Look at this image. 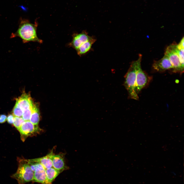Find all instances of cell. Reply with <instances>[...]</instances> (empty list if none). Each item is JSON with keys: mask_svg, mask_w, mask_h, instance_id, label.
Instances as JSON below:
<instances>
[{"mask_svg": "<svg viewBox=\"0 0 184 184\" xmlns=\"http://www.w3.org/2000/svg\"><path fill=\"white\" fill-rule=\"evenodd\" d=\"M136 62L135 61L131 63L125 75L124 85L128 91L130 98L138 100L139 98L136 91Z\"/></svg>", "mask_w": 184, "mask_h": 184, "instance_id": "obj_3", "label": "cell"}, {"mask_svg": "<svg viewBox=\"0 0 184 184\" xmlns=\"http://www.w3.org/2000/svg\"><path fill=\"white\" fill-rule=\"evenodd\" d=\"M96 39L93 37L81 45L76 50L78 55L81 56L86 53L91 49L92 45L96 41Z\"/></svg>", "mask_w": 184, "mask_h": 184, "instance_id": "obj_13", "label": "cell"}, {"mask_svg": "<svg viewBox=\"0 0 184 184\" xmlns=\"http://www.w3.org/2000/svg\"><path fill=\"white\" fill-rule=\"evenodd\" d=\"M28 163L33 172V179L32 181L42 184H49L47 179L46 169L41 164L31 160Z\"/></svg>", "mask_w": 184, "mask_h": 184, "instance_id": "obj_6", "label": "cell"}, {"mask_svg": "<svg viewBox=\"0 0 184 184\" xmlns=\"http://www.w3.org/2000/svg\"><path fill=\"white\" fill-rule=\"evenodd\" d=\"M14 116L13 114H10L8 115L7 118V120L8 123L10 124H13L14 121Z\"/></svg>", "mask_w": 184, "mask_h": 184, "instance_id": "obj_20", "label": "cell"}, {"mask_svg": "<svg viewBox=\"0 0 184 184\" xmlns=\"http://www.w3.org/2000/svg\"><path fill=\"white\" fill-rule=\"evenodd\" d=\"M34 104L30 95L24 93L16 99L15 105L20 108L23 111L32 108Z\"/></svg>", "mask_w": 184, "mask_h": 184, "instance_id": "obj_9", "label": "cell"}, {"mask_svg": "<svg viewBox=\"0 0 184 184\" xmlns=\"http://www.w3.org/2000/svg\"><path fill=\"white\" fill-rule=\"evenodd\" d=\"M25 121L21 117H15L13 124L18 130Z\"/></svg>", "mask_w": 184, "mask_h": 184, "instance_id": "obj_17", "label": "cell"}, {"mask_svg": "<svg viewBox=\"0 0 184 184\" xmlns=\"http://www.w3.org/2000/svg\"><path fill=\"white\" fill-rule=\"evenodd\" d=\"M52 167L55 169L61 172L67 169L63 155L62 154L55 155L54 154L52 157Z\"/></svg>", "mask_w": 184, "mask_h": 184, "instance_id": "obj_11", "label": "cell"}, {"mask_svg": "<svg viewBox=\"0 0 184 184\" xmlns=\"http://www.w3.org/2000/svg\"><path fill=\"white\" fill-rule=\"evenodd\" d=\"M7 116L5 114L0 115V123H3L7 120Z\"/></svg>", "mask_w": 184, "mask_h": 184, "instance_id": "obj_22", "label": "cell"}, {"mask_svg": "<svg viewBox=\"0 0 184 184\" xmlns=\"http://www.w3.org/2000/svg\"><path fill=\"white\" fill-rule=\"evenodd\" d=\"M153 67L154 70L159 72L164 71L173 68L172 65L168 57L165 54L161 59L154 62Z\"/></svg>", "mask_w": 184, "mask_h": 184, "instance_id": "obj_10", "label": "cell"}, {"mask_svg": "<svg viewBox=\"0 0 184 184\" xmlns=\"http://www.w3.org/2000/svg\"><path fill=\"white\" fill-rule=\"evenodd\" d=\"M176 44L173 43L166 48L165 53L168 57L173 67V72L182 73L184 67L182 66L176 51Z\"/></svg>", "mask_w": 184, "mask_h": 184, "instance_id": "obj_5", "label": "cell"}, {"mask_svg": "<svg viewBox=\"0 0 184 184\" xmlns=\"http://www.w3.org/2000/svg\"><path fill=\"white\" fill-rule=\"evenodd\" d=\"M33 107L32 108L25 110L23 111L22 117L25 121L29 120L32 111Z\"/></svg>", "mask_w": 184, "mask_h": 184, "instance_id": "obj_16", "label": "cell"}, {"mask_svg": "<svg viewBox=\"0 0 184 184\" xmlns=\"http://www.w3.org/2000/svg\"><path fill=\"white\" fill-rule=\"evenodd\" d=\"M18 167L16 172L11 177L17 181L18 184H25L33 181V172L31 169L28 160L18 158Z\"/></svg>", "mask_w": 184, "mask_h": 184, "instance_id": "obj_2", "label": "cell"}, {"mask_svg": "<svg viewBox=\"0 0 184 184\" xmlns=\"http://www.w3.org/2000/svg\"><path fill=\"white\" fill-rule=\"evenodd\" d=\"M23 111L20 108L15 106L12 111V113L15 117H21L22 116Z\"/></svg>", "mask_w": 184, "mask_h": 184, "instance_id": "obj_18", "label": "cell"}, {"mask_svg": "<svg viewBox=\"0 0 184 184\" xmlns=\"http://www.w3.org/2000/svg\"><path fill=\"white\" fill-rule=\"evenodd\" d=\"M18 130L23 141L28 137L34 135L41 131L38 125L34 124L29 121H25Z\"/></svg>", "mask_w": 184, "mask_h": 184, "instance_id": "obj_7", "label": "cell"}, {"mask_svg": "<svg viewBox=\"0 0 184 184\" xmlns=\"http://www.w3.org/2000/svg\"><path fill=\"white\" fill-rule=\"evenodd\" d=\"M184 37H183L179 43L176 44V48L178 49H184Z\"/></svg>", "mask_w": 184, "mask_h": 184, "instance_id": "obj_21", "label": "cell"}, {"mask_svg": "<svg viewBox=\"0 0 184 184\" xmlns=\"http://www.w3.org/2000/svg\"><path fill=\"white\" fill-rule=\"evenodd\" d=\"M92 37L88 35L87 32L85 31H83L80 33H75L73 35L72 39L69 45L76 50Z\"/></svg>", "mask_w": 184, "mask_h": 184, "instance_id": "obj_8", "label": "cell"}, {"mask_svg": "<svg viewBox=\"0 0 184 184\" xmlns=\"http://www.w3.org/2000/svg\"><path fill=\"white\" fill-rule=\"evenodd\" d=\"M45 170L47 179L49 184H52V182L61 172L53 167L46 169Z\"/></svg>", "mask_w": 184, "mask_h": 184, "instance_id": "obj_14", "label": "cell"}, {"mask_svg": "<svg viewBox=\"0 0 184 184\" xmlns=\"http://www.w3.org/2000/svg\"><path fill=\"white\" fill-rule=\"evenodd\" d=\"M37 23L33 24L27 19H22L17 30L12 33L10 37H19L25 43L30 41L41 43L42 41L38 38L37 34Z\"/></svg>", "mask_w": 184, "mask_h": 184, "instance_id": "obj_1", "label": "cell"}, {"mask_svg": "<svg viewBox=\"0 0 184 184\" xmlns=\"http://www.w3.org/2000/svg\"><path fill=\"white\" fill-rule=\"evenodd\" d=\"M142 55L140 54L136 62V91L138 94L142 89L150 82L151 78L142 69L141 62Z\"/></svg>", "mask_w": 184, "mask_h": 184, "instance_id": "obj_4", "label": "cell"}, {"mask_svg": "<svg viewBox=\"0 0 184 184\" xmlns=\"http://www.w3.org/2000/svg\"><path fill=\"white\" fill-rule=\"evenodd\" d=\"M54 154L52 151L45 156L31 159L33 161L41 164L46 169L53 167L52 157Z\"/></svg>", "mask_w": 184, "mask_h": 184, "instance_id": "obj_12", "label": "cell"}, {"mask_svg": "<svg viewBox=\"0 0 184 184\" xmlns=\"http://www.w3.org/2000/svg\"><path fill=\"white\" fill-rule=\"evenodd\" d=\"M176 51L180 63L182 66L184 67V49H178L176 48Z\"/></svg>", "mask_w": 184, "mask_h": 184, "instance_id": "obj_19", "label": "cell"}, {"mask_svg": "<svg viewBox=\"0 0 184 184\" xmlns=\"http://www.w3.org/2000/svg\"><path fill=\"white\" fill-rule=\"evenodd\" d=\"M40 112L39 107L37 104H34L29 121L33 124L38 125L40 120Z\"/></svg>", "mask_w": 184, "mask_h": 184, "instance_id": "obj_15", "label": "cell"}]
</instances>
